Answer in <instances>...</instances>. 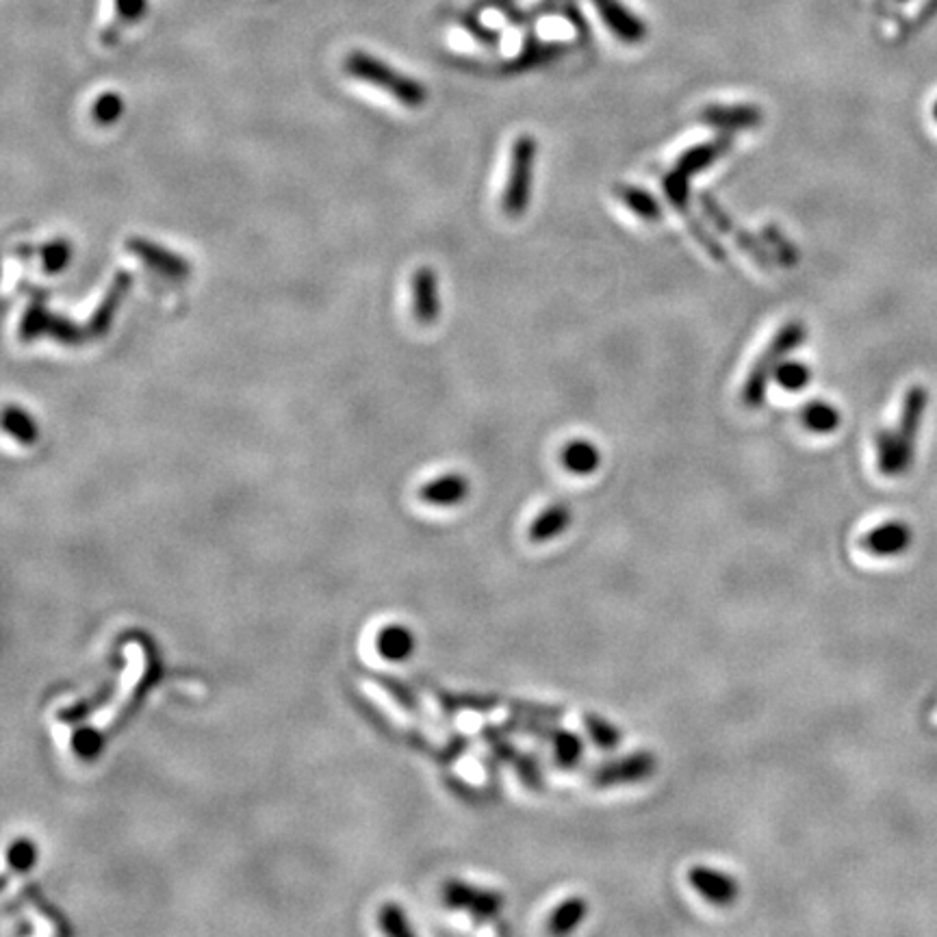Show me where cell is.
<instances>
[{
	"label": "cell",
	"instance_id": "24",
	"mask_svg": "<svg viewBox=\"0 0 937 937\" xmlns=\"http://www.w3.org/2000/svg\"><path fill=\"white\" fill-rule=\"evenodd\" d=\"M586 914H588V903L584 901V898L582 896H571V898H567V901H562L554 911H551L547 929H549V933H556V935L571 933L573 929L580 927L582 920L586 918Z\"/></svg>",
	"mask_w": 937,
	"mask_h": 937
},
{
	"label": "cell",
	"instance_id": "22",
	"mask_svg": "<svg viewBox=\"0 0 937 937\" xmlns=\"http://www.w3.org/2000/svg\"><path fill=\"white\" fill-rule=\"evenodd\" d=\"M614 196L619 198L623 207H627L636 217H640V220H645V222L662 220L660 204L647 189H640L636 185H616Z\"/></svg>",
	"mask_w": 937,
	"mask_h": 937
},
{
	"label": "cell",
	"instance_id": "26",
	"mask_svg": "<svg viewBox=\"0 0 937 937\" xmlns=\"http://www.w3.org/2000/svg\"><path fill=\"white\" fill-rule=\"evenodd\" d=\"M801 421H803V426L810 432H814V434H829V432L840 428L842 415H840V410L833 404L816 400V402H810L803 408Z\"/></svg>",
	"mask_w": 937,
	"mask_h": 937
},
{
	"label": "cell",
	"instance_id": "19",
	"mask_svg": "<svg viewBox=\"0 0 937 937\" xmlns=\"http://www.w3.org/2000/svg\"><path fill=\"white\" fill-rule=\"evenodd\" d=\"M571 508L567 504H551L530 525L532 543H549L571 525Z\"/></svg>",
	"mask_w": 937,
	"mask_h": 937
},
{
	"label": "cell",
	"instance_id": "27",
	"mask_svg": "<svg viewBox=\"0 0 937 937\" xmlns=\"http://www.w3.org/2000/svg\"><path fill=\"white\" fill-rule=\"evenodd\" d=\"M762 239L766 243L768 252L773 254V259L779 265L794 267L799 263L801 254H799L797 246H794V243L786 237L784 230H781L777 224H764L762 226Z\"/></svg>",
	"mask_w": 937,
	"mask_h": 937
},
{
	"label": "cell",
	"instance_id": "17",
	"mask_svg": "<svg viewBox=\"0 0 937 937\" xmlns=\"http://www.w3.org/2000/svg\"><path fill=\"white\" fill-rule=\"evenodd\" d=\"M148 0H113V20L107 29H102L100 42L105 46H115L120 42L122 33L146 16Z\"/></svg>",
	"mask_w": 937,
	"mask_h": 937
},
{
	"label": "cell",
	"instance_id": "29",
	"mask_svg": "<svg viewBox=\"0 0 937 937\" xmlns=\"http://www.w3.org/2000/svg\"><path fill=\"white\" fill-rule=\"evenodd\" d=\"M50 315H53V313H50L46 308L44 298L33 300L27 308V313L22 315V322H20V328H18L20 339L24 343H29V341L40 339L42 335H48Z\"/></svg>",
	"mask_w": 937,
	"mask_h": 937
},
{
	"label": "cell",
	"instance_id": "33",
	"mask_svg": "<svg viewBox=\"0 0 937 937\" xmlns=\"http://www.w3.org/2000/svg\"><path fill=\"white\" fill-rule=\"evenodd\" d=\"M48 335L53 337L55 341L63 343V345H79L85 341L87 337V330L85 328H79L76 326L72 319L68 317H63V315H57L53 313L50 315V324H48Z\"/></svg>",
	"mask_w": 937,
	"mask_h": 937
},
{
	"label": "cell",
	"instance_id": "2",
	"mask_svg": "<svg viewBox=\"0 0 937 937\" xmlns=\"http://www.w3.org/2000/svg\"><path fill=\"white\" fill-rule=\"evenodd\" d=\"M807 337V328L803 322H788L777 330V335L770 339L762 356L757 358L747 382L742 387V404L747 408H760L766 400V391L770 380L775 378L777 367L786 358L803 345Z\"/></svg>",
	"mask_w": 937,
	"mask_h": 937
},
{
	"label": "cell",
	"instance_id": "32",
	"mask_svg": "<svg viewBox=\"0 0 937 937\" xmlns=\"http://www.w3.org/2000/svg\"><path fill=\"white\" fill-rule=\"evenodd\" d=\"M510 710L525 716V718H538V721H562L567 716V710L562 705H551V703H541V701H510Z\"/></svg>",
	"mask_w": 937,
	"mask_h": 937
},
{
	"label": "cell",
	"instance_id": "21",
	"mask_svg": "<svg viewBox=\"0 0 937 937\" xmlns=\"http://www.w3.org/2000/svg\"><path fill=\"white\" fill-rule=\"evenodd\" d=\"M562 465L575 476H590L601 465L599 447L593 441L575 439L562 447Z\"/></svg>",
	"mask_w": 937,
	"mask_h": 937
},
{
	"label": "cell",
	"instance_id": "18",
	"mask_svg": "<svg viewBox=\"0 0 937 937\" xmlns=\"http://www.w3.org/2000/svg\"><path fill=\"white\" fill-rule=\"evenodd\" d=\"M877 456H879V471L883 476H898L905 473L911 458H914V449H909L896 432H881L877 439Z\"/></svg>",
	"mask_w": 937,
	"mask_h": 937
},
{
	"label": "cell",
	"instance_id": "10",
	"mask_svg": "<svg viewBox=\"0 0 937 937\" xmlns=\"http://www.w3.org/2000/svg\"><path fill=\"white\" fill-rule=\"evenodd\" d=\"M131 289H133V274L120 269V272L113 276L109 289L105 291V295H102V300L96 306L94 315L89 317V322L85 326L89 339H100V337L107 335L115 315H118L120 306L124 304L126 295L131 293Z\"/></svg>",
	"mask_w": 937,
	"mask_h": 937
},
{
	"label": "cell",
	"instance_id": "9",
	"mask_svg": "<svg viewBox=\"0 0 937 937\" xmlns=\"http://www.w3.org/2000/svg\"><path fill=\"white\" fill-rule=\"evenodd\" d=\"M126 250L135 254L139 261H144L154 272L168 278H187L191 274V263L174 250H168L144 237H131L126 241Z\"/></svg>",
	"mask_w": 937,
	"mask_h": 937
},
{
	"label": "cell",
	"instance_id": "8",
	"mask_svg": "<svg viewBox=\"0 0 937 937\" xmlns=\"http://www.w3.org/2000/svg\"><path fill=\"white\" fill-rule=\"evenodd\" d=\"M445 903L462 911H469L471 916L480 920H493L504 909V898L493 890L473 888L469 883L452 881L445 885Z\"/></svg>",
	"mask_w": 937,
	"mask_h": 937
},
{
	"label": "cell",
	"instance_id": "38",
	"mask_svg": "<svg viewBox=\"0 0 937 937\" xmlns=\"http://www.w3.org/2000/svg\"><path fill=\"white\" fill-rule=\"evenodd\" d=\"M74 751L79 753L85 760H92L100 751H102V738L98 731L94 729H83L79 734H74Z\"/></svg>",
	"mask_w": 937,
	"mask_h": 937
},
{
	"label": "cell",
	"instance_id": "1",
	"mask_svg": "<svg viewBox=\"0 0 937 937\" xmlns=\"http://www.w3.org/2000/svg\"><path fill=\"white\" fill-rule=\"evenodd\" d=\"M343 70L356 81H363V83L382 89V92H387L391 98L402 102V105L408 109H419L426 105V100H428L426 85L413 79V76L395 70L387 61H382L369 53H363V50H352V53L343 61Z\"/></svg>",
	"mask_w": 937,
	"mask_h": 937
},
{
	"label": "cell",
	"instance_id": "7",
	"mask_svg": "<svg viewBox=\"0 0 937 937\" xmlns=\"http://www.w3.org/2000/svg\"><path fill=\"white\" fill-rule=\"evenodd\" d=\"M699 202H701L703 215L708 217L710 224H712L714 228L721 230L723 235L734 237L736 246H738L744 254H749L751 259H753L757 265H760L762 269H773L775 259H773V254L768 252L764 239H757L755 235L749 233V230L740 228V226L734 222V217L727 215V211H725V209L721 207V204L716 202V198H712L710 194H703V196L699 198Z\"/></svg>",
	"mask_w": 937,
	"mask_h": 937
},
{
	"label": "cell",
	"instance_id": "23",
	"mask_svg": "<svg viewBox=\"0 0 937 937\" xmlns=\"http://www.w3.org/2000/svg\"><path fill=\"white\" fill-rule=\"evenodd\" d=\"M924 404H927V393H924L922 387H914V389L907 391L905 402H903V413H901V426H898L896 436L909 449H914L916 432H918L920 423H922Z\"/></svg>",
	"mask_w": 937,
	"mask_h": 937
},
{
	"label": "cell",
	"instance_id": "28",
	"mask_svg": "<svg viewBox=\"0 0 937 937\" xmlns=\"http://www.w3.org/2000/svg\"><path fill=\"white\" fill-rule=\"evenodd\" d=\"M582 721L586 734L599 751H614L621 744V731L616 729V725H612L608 718H603L595 712H584Z\"/></svg>",
	"mask_w": 937,
	"mask_h": 937
},
{
	"label": "cell",
	"instance_id": "11",
	"mask_svg": "<svg viewBox=\"0 0 937 937\" xmlns=\"http://www.w3.org/2000/svg\"><path fill=\"white\" fill-rule=\"evenodd\" d=\"M599 18L614 33L616 40L625 44H640L647 37L645 22L621 0H593Z\"/></svg>",
	"mask_w": 937,
	"mask_h": 937
},
{
	"label": "cell",
	"instance_id": "37",
	"mask_svg": "<svg viewBox=\"0 0 937 937\" xmlns=\"http://www.w3.org/2000/svg\"><path fill=\"white\" fill-rule=\"evenodd\" d=\"M512 766H515L517 775L521 777L525 788H530V790H543L545 788V779H543V773H541V766H538V762L534 760L530 753H519L517 760L512 762Z\"/></svg>",
	"mask_w": 937,
	"mask_h": 937
},
{
	"label": "cell",
	"instance_id": "34",
	"mask_svg": "<svg viewBox=\"0 0 937 937\" xmlns=\"http://www.w3.org/2000/svg\"><path fill=\"white\" fill-rule=\"evenodd\" d=\"M122 113H124V100L118 94H113V92L100 94L94 102V107H92V118L100 126L115 124L120 120Z\"/></svg>",
	"mask_w": 937,
	"mask_h": 937
},
{
	"label": "cell",
	"instance_id": "31",
	"mask_svg": "<svg viewBox=\"0 0 937 937\" xmlns=\"http://www.w3.org/2000/svg\"><path fill=\"white\" fill-rule=\"evenodd\" d=\"M781 389H786L790 393H799L803 391L807 384H810L812 380V369L807 367L803 361H786L781 363L775 371V378H773Z\"/></svg>",
	"mask_w": 937,
	"mask_h": 937
},
{
	"label": "cell",
	"instance_id": "20",
	"mask_svg": "<svg viewBox=\"0 0 937 937\" xmlns=\"http://www.w3.org/2000/svg\"><path fill=\"white\" fill-rule=\"evenodd\" d=\"M376 649L384 660L404 662L406 658L413 656L415 636L404 625H389L378 632Z\"/></svg>",
	"mask_w": 937,
	"mask_h": 937
},
{
	"label": "cell",
	"instance_id": "15",
	"mask_svg": "<svg viewBox=\"0 0 937 937\" xmlns=\"http://www.w3.org/2000/svg\"><path fill=\"white\" fill-rule=\"evenodd\" d=\"M911 541H914V532H911L907 523L890 521L868 532L862 538V545L866 551L879 558H892L907 551L911 547Z\"/></svg>",
	"mask_w": 937,
	"mask_h": 937
},
{
	"label": "cell",
	"instance_id": "6",
	"mask_svg": "<svg viewBox=\"0 0 937 937\" xmlns=\"http://www.w3.org/2000/svg\"><path fill=\"white\" fill-rule=\"evenodd\" d=\"M656 757L649 751H638L630 753L625 757H619V760H610V762H601L588 770V784L599 790L606 788H619V786H632L640 784V781L649 779L653 773H656Z\"/></svg>",
	"mask_w": 937,
	"mask_h": 937
},
{
	"label": "cell",
	"instance_id": "5",
	"mask_svg": "<svg viewBox=\"0 0 937 937\" xmlns=\"http://www.w3.org/2000/svg\"><path fill=\"white\" fill-rule=\"evenodd\" d=\"M504 729L517 731V734L530 736L538 742L549 744L554 749L556 762L560 768H575L582 760L584 742L582 738L564 727L554 725V721H538V718H519V721H510Z\"/></svg>",
	"mask_w": 937,
	"mask_h": 937
},
{
	"label": "cell",
	"instance_id": "39",
	"mask_svg": "<svg viewBox=\"0 0 937 937\" xmlns=\"http://www.w3.org/2000/svg\"><path fill=\"white\" fill-rule=\"evenodd\" d=\"M382 927L387 933H406L408 927H406V920H404V914L400 909H395V907H389V909H384V914H382Z\"/></svg>",
	"mask_w": 937,
	"mask_h": 937
},
{
	"label": "cell",
	"instance_id": "25",
	"mask_svg": "<svg viewBox=\"0 0 937 937\" xmlns=\"http://www.w3.org/2000/svg\"><path fill=\"white\" fill-rule=\"evenodd\" d=\"M3 428L11 439H16L22 445H33L40 439V426H37V421H33L27 410L16 404H9L5 408Z\"/></svg>",
	"mask_w": 937,
	"mask_h": 937
},
{
	"label": "cell",
	"instance_id": "13",
	"mask_svg": "<svg viewBox=\"0 0 937 937\" xmlns=\"http://www.w3.org/2000/svg\"><path fill=\"white\" fill-rule=\"evenodd\" d=\"M410 293H413V315L419 324L430 326L441 315V291L439 276L432 267L415 269L410 278Z\"/></svg>",
	"mask_w": 937,
	"mask_h": 937
},
{
	"label": "cell",
	"instance_id": "30",
	"mask_svg": "<svg viewBox=\"0 0 937 937\" xmlns=\"http://www.w3.org/2000/svg\"><path fill=\"white\" fill-rule=\"evenodd\" d=\"M72 254H74V248L68 239L59 237L53 241H46L40 250L42 269L46 274H53V276L61 274L63 269L72 263Z\"/></svg>",
	"mask_w": 937,
	"mask_h": 937
},
{
	"label": "cell",
	"instance_id": "36",
	"mask_svg": "<svg viewBox=\"0 0 937 937\" xmlns=\"http://www.w3.org/2000/svg\"><path fill=\"white\" fill-rule=\"evenodd\" d=\"M7 862L18 872L31 870L33 864H37V846L27 838L14 840L7 849Z\"/></svg>",
	"mask_w": 937,
	"mask_h": 937
},
{
	"label": "cell",
	"instance_id": "16",
	"mask_svg": "<svg viewBox=\"0 0 937 937\" xmlns=\"http://www.w3.org/2000/svg\"><path fill=\"white\" fill-rule=\"evenodd\" d=\"M469 495V482L460 473H447L421 486L419 497L430 506H458Z\"/></svg>",
	"mask_w": 937,
	"mask_h": 937
},
{
	"label": "cell",
	"instance_id": "3",
	"mask_svg": "<svg viewBox=\"0 0 937 937\" xmlns=\"http://www.w3.org/2000/svg\"><path fill=\"white\" fill-rule=\"evenodd\" d=\"M731 148H734V139H731V133H725L718 139L688 148L682 157L677 159L673 170L664 178L666 198H669L675 211L684 213L688 209L690 178L697 176L703 170H708L710 165H714L718 159L725 157Z\"/></svg>",
	"mask_w": 937,
	"mask_h": 937
},
{
	"label": "cell",
	"instance_id": "4",
	"mask_svg": "<svg viewBox=\"0 0 937 937\" xmlns=\"http://www.w3.org/2000/svg\"><path fill=\"white\" fill-rule=\"evenodd\" d=\"M538 154V141L532 135H519L512 144L508 181L502 196V209L512 220L525 215L532 198L534 163Z\"/></svg>",
	"mask_w": 937,
	"mask_h": 937
},
{
	"label": "cell",
	"instance_id": "35",
	"mask_svg": "<svg viewBox=\"0 0 937 937\" xmlns=\"http://www.w3.org/2000/svg\"><path fill=\"white\" fill-rule=\"evenodd\" d=\"M682 215H684V220H686V224H688L690 235L699 241V246H701L705 252H708V254L712 256V259L725 261V250H723V246L716 241V237L710 233V230L703 226V222H699L695 215H690L688 209H686Z\"/></svg>",
	"mask_w": 937,
	"mask_h": 937
},
{
	"label": "cell",
	"instance_id": "12",
	"mask_svg": "<svg viewBox=\"0 0 937 937\" xmlns=\"http://www.w3.org/2000/svg\"><path fill=\"white\" fill-rule=\"evenodd\" d=\"M688 881L705 901H710L716 907L734 905L740 894L738 881L734 877L710 866H692L688 870Z\"/></svg>",
	"mask_w": 937,
	"mask_h": 937
},
{
	"label": "cell",
	"instance_id": "14",
	"mask_svg": "<svg viewBox=\"0 0 937 937\" xmlns=\"http://www.w3.org/2000/svg\"><path fill=\"white\" fill-rule=\"evenodd\" d=\"M701 122L725 133L751 131L762 126L764 113L755 105H710L701 111Z\"/></svg>",
	"mask_w": 937,
	"mask_h": 937
}]
</instances>
